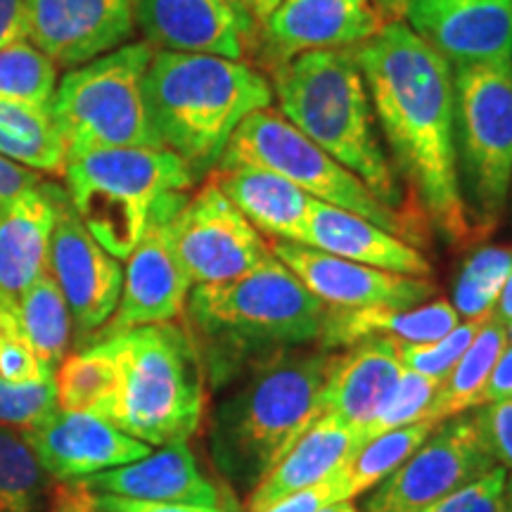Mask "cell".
I'll return each instance as SVG.
<instances>
[{
    "label": "cell",
    "mask_w": 512,
    "mask_h": 512,
    "mask_svg": "<svg viewBox=\"0 0 512 512\" xmlns=\"http://www.w3.org/2000/svg\"><path fill=\"white\" fill-rule=\"evenodd\" d=\"M399 171L446 240L475 238L460 188L453 69L403 22L351 50Z\"/></svg>",
    "instance_id": "obj_1"
},
{
    "label": "cell",
    "mask_w": 512,
    "mask_h": 512,
    "mask_svg": "<svg viewBox=\"0 0 512 512\" xmlns=\"http://www.w3.org/2000/svg\"><path fill=\"white\" fill-rule=\"evenodd\" d=\"M185 316L204 375L223 387L261 363L318 342L328 306L273 256L238 280L192 287Z\"/></svg>",
    "instance_id": "obj_2"
},
{
    "label": "cell",
    "mask_w": 512,
    "mask_h": 512,
    "mask_svg": "<svg viewBox=\"0 0 512 512\" xmlns=\"http://www.w3.org/2000/svg\"><path fill=\"white\" fill-rule=\"evenodd\" d=\"M273 88L240 60L204 53L155 50L145 72V105L164 150L202 178L249 114L266 110Z\"/></svg>",
    "instance_id": "obj_3"
},
{
    "label": "cell",
    "mask_w": 512,
    "mask_h": 512,
    "mask_svg": "<svg viewBox=\"0 0 512 512\" xmlns=\"http://www.w3.org/2000/svg\"><path fill=\"white\" fill-rule=\"evenodd\" d=\"M335 358V351L325 349L290 351L249 370L247 380L219 403L209 427V451L235 489L252 494L309 430Z\"/></svg>",
    "instance_id": "obj_4"
},
{
    "label": "cell",
    "mask_w": 512,
    "mask_h": 512,
    "mask_svg": "<svg viewBox=\"0 0 512 512\" xmlns=\"http://www.w3.org/2000/svg\"><path fill=\"white\" fill-rule=\"evenodd\" d=\"M271 88L292 126L347 166L389 209L401 207L403 195L382 152L373 102L351 50L292 57L273 69Z\"/></svg>",
    "instance_id": "obj_5"
},
{
    "label": "cell",
    "mask_w": 512,
    "mask_h": 512,
    "mask_svg": "<svg viewBox=\"0 0 512 512\" xmlns=\"http://www.w3.org/2000/svg\"><path fill=\"white\" fill-rule=\"evenodd\" d=\"M105 342L117 363L105 420L147 446L188 441L204 413V368L188 330L143 325Z\"/></svg>",
    "instance_id": "obj_6"
},
{
    "label": "cell",
    "mask_w": 512,
    "mask_h": 512,
    "mask_svg": "<svg viewBox=\"0 0 512 512\" xmlns=\"http://www.w3.org/2000/svg\"><path fill=\"white\" fill-rule=\"evenodd\" d=\"M64 178L83 226L119 261L136 249L157 209L195 183L174 152L152 147L74 155L64 164Z\"/></svg>",
    "instance_id": "obj_7"
},
{
    "label": "cell",
    "mask_w": 512,
    "mask_h": 512,
    "mask_svg": "<svg viewBox=\"0 0 512 512\" xmlns=\"http://www.w3.org/2000/svg\"><path fill=\"white\" fill-rule=\"evenodd\" d=\"M155 48L147 41L124 43L112 53L69 69L57 81L55 124L67 147V159L112 147L164 150L145 105V72Z\"/></svg>",
    "instance_id": "obj_8"
},
{
    "label": "cell",
    "mask_w": 512,
    "mask_h": 512,
    "mask_svg": "<svg viewBox=\"0 0 512 512\" xmlns=\"http://www.w3.org/2000/svg\"><path fill=\"white\" fill-rule=\"evenodd\" d=\"M460 188L475 238L501 221L512 183V60L475 62L453 72Z\"/></svg>",
    "instance_id": "obj_9"
},
{
    "label": "cell",
    "mask_w": 512,
    "mask_h": 512,
    "mask_svg": "<svg viewBox=\"0 0 512 512\" xmlns=\"http://www.w3.org/2000/svg\"><path fill=\"white\" fill-rule=\"evenodd\" d=\"M219 166L221 169L254 166V169L271 171L297 185L313 200L354 211L399 238L408 233V223L401 221V216L382 200H377L375 192L361 178L320 150L283 114L268 107L242 121L230 138Z\"/></svg>",
    "instance_id": "obj_10"
},
{
    "label": "cell",
    "mask_w": 512,
    "mask_h": 512,
    "mask_svg": "<svg viewBox=\"0 0 512 512\" xmlns=\"http://www.w3.org/2000/svg\"><path fill=\"white\" fill-rule=\"evenodd\" d=\"M496 465L475 415H453L437 422L413 456L368 491L363 512H420Z\"/></svg>",
    "instance_id": "obj_11"
},
{
    "label": "cell",
    "mask_w": 512,
    "mask_h": 512,
    "mask_svg": "<svg viewBox=\"0 0 512 512\" xmlns=\"http://www.w3.org/2000/svg\"><path fill=\"white\" fill-rule=\"evenodd\" d=\"M166 230L192 287L230 283L273 259L259 230L214 181L183 202Z\"/></svg>",
    "instance_id": "obj_12"
},
{
    "label": "cell",
    "mask_w": 512,
    "mask_h": 512,
    "mask_svg": "<svg viewBox=\"0 0 512 512\" xmlns=\"http://www.w3.org/2000/svg\"><path fill=\"white\" fill-rule=\"evenodd\" d=\"M55 207L48 271L67 299L74 328L83 339H91L117 311L124 268L83 226L67 190L57 188Z\"/></svg>",
    "instance_id": "obj_13"
},
{
    "label": "cell",
    "mask_w": 512,
    "mask_h": 512,
    "mask_svg": "<svg viewBox=\"0 0 512 512\" xmlns=\"http://www.w3.org/2000/svg\"><path fill=\"white\" fill-rule=\"evenodd\" d=\"M185 200H188L185 192H178L157 209L155 219L126 259L117 311L107 320L105 328L91 337V342L143 325L174 323L185 313L192 283L181 261L176 259L166 230Z\"/></svg>",
    "instance_id": "obj_14"
},
{
    "label": "cell",
    "mask_w": 512,
    "mask_h": 512,
    "mask_svg": "<svg viewBox=\"0 0 512 512\" xmlns=\"http://www.w3.org/2000/svg\"><path fill=\"white\" fill-rule=\"evenodd\" d=\"M271 252L328 309H413L437 294V285L427 278L380 271L309 245L278 240Z\"/></svg>",
    "instance_id": "obj_15"
},
{
    "label": "cell",
    "mask_w": 512,
    "mask_h": 512,
    "mask_svg": "<svg viewBox=\"0 0 512 512\" xmlns=\"http://www.w3.org/2000/svg\"><path fill=\"white\" fill-rule=\"evenodd\" d=\"M27 38L55 67H81L133 34L131 0H24Z\"/></svg>",
    "instance_id": "obj_16"
},
{
    "label": "cell",
    "mask_w": 512,
    "mask_h": 512,
    "mask_svg": "<svg viewBox=\"0 0 512 512\" xmlns=\"http://www.w3.org/2000/svg\"><path fill=\"white\" fill-rule=\"evenodd\" d=\"M22 434L48 477H55L57 482H81L152 453V446L128 437L95 413L57 408L43 425Z\"/></svg>",
    "instance_id": "obj_17"
},
{
    "label": "cell",
    "mask_w": 512,
    "mask_h": 512,
    "mask_svg": "<svg viewBox=\"0 0 512 512\" xmlns=\"http://www.w3.org/2000/svg\"><path fill=\"white\" fill-rule=\"evenodd\" d=\"M406 19L451 67L512 60V0H411Z\"/></svg>",
    "instance_id": "obj_18"
},
{
    "label": "cell",
    "mask_w": 512,
    "mask_h": 512,
    "mask_svg": "<svg viewBox=\"0 0 512 512\" xmlns=\"http://www.w3.org/2000/svg\"><path fill=\"white\" fill-rule=\"evenodd\" d=\"M261 24L268 53L283 64L313 50L361 46L387 22L370 0H280Z\"/></svg>",
    "instance_id": "obj_19"
},
{
    "label": "cell",
    "mask_w": 512,
    "mask_h": 512,
    "mask_svg": "<svg viewBox=\"0 0 512 512\" xmlns=\"http://www.w3.org/2000/svg\"><path fill=\"white\" fill-rule=\"evenodd\" d=\"M152 48L240 60L249 31L228 0H131Z\"/></svg>",
    "instance_id": "obj_20"
},
{
    "label": "cell",
    "mask_w": 512,
    "mask_h": 512,
    "mask_svg": "<svg viewBox=\"0 0 512 512\" xmlns=\"http://www.w3.org/2000/svg\"><path fill=\"white\" fill-rule=\"evenodd\" d=\"M93 496H119L152 503L219 505L214 482L200 470L188 441L159 446L150 456L81 479Z\"/></svg>",
    "instance_id": "obj_21"
},
{
    "label": "cell",
    "mask_w": 512,
    "mask_h": 512,
    "mask_svg": "<svg viewBox=\"0 0 512 512\" xmlns=\"http://www.w3.org/2000/svg\"><path fill=\"white\" fill-rule=\"evenodd\" d=\"M396 339L370 337L337 354L328 380L318 394V415L328 413L361 427L403 375Z\"/></svg>",
    "instance_id": "obj_22"
},
{
    "label": "cell",
    "mask_w": 512,
    "mask_h": 512,
    "mask_svg": "<svg viewBox=\"0 0 512 512\" xmlns=\"http://www.w3.org/2000/svg\"><path fill=\"white\" fill-rule=\"evenodd\" d=\"M361 446V430L356 425L337 415H318L278 465L254 486L247 503L249 512L264 510L292 496L294 491L323 482L339 467L351 463Z\"/></svg>",
    "instance_id": "obj_23"
},
{
    "label": "cell",
    "mask_w": 512,
    "mask_h": 512,
    "mask_svg": "<svg viewBox=\"0 0 512 512\" xmlns=\"http://www.w3.org/2000/svg\"><path fill=\"white\" fill-rule=\"evenodd\" d=\"M306 245L380 271L427 278L430 264L413 245L335 204L313 200Z\"/></svg>",
    "instance_id": "obj_24"
},
{
    "label": "cell",
    "mask_w": 512,
    "mask_h": 512,
    "mask_svg": "<svg viewBox=\"0 0 512 512\" xmlns=\"http://www.w3.org/2000/svg\"><path fill=\"white\" fill-rule=\"evenodd\" d=\"M57 185L24 190L0 214V299L17 304L19 294L48 271L50 235L55 226Z\"/></svg>",
    "instance_id": "obj_25"
},
{
    "label": "cell",
    "mask_w": 512,
    "mask_h": 512,
    "mask_svg": "<svg viewBox=\"0 0 512 512\" xmlns=\"http://www.w3.org/2000/svg\"><path fill=\"white\" fill-rule=\"evenodd\" d=\"M214 183L256 230L280 242L306 245L313 197L297 185L254 166L221 169Z\"/></svg>",
    "instance_id": "obj_26"
},
{
    "label": "cell",
    "mask_w": 512,
    "mask_h": 512,
    "mask_svg": "<svg viewBox=\"0 0 512 512\" xmlns=\"http://www.w3.org/2000/svg\"><path fill=\"white\" fill-rule=\"evenodd\" d=\"M458 323V311L446 299L413 309H328L318 344L325 351L354 347L370 337H389L401 344H425L444 337Z\"/></svg>",
    "instance_id": "obj_27"
},
{
    "label": "cell",
    "mask_w": 512,
    "mask_h": 512,
    "mask_svg": "<svg viewBox=\"0 0 512 512\" xmlns=\"http://www.w3.org/2000/svg\"><path fill=\"white\" fill-rule=\"evenodd\" d=\"M508 342V325L496 316V311H491L482 330L472 339L465 354L460 356V361L439 380L430 411H427V420L441 422L479 408V399H482L491 370L508 347Z\"/></svg>",
    "instance_id": "obj_28"
},
{
    "label": "cell",
    "mask_w": 512,
    "mask_h": 512,
    "mask_svg": "<svg viewBox=\"0 0 512 512\" xmlns=\"http://www.w3.org/2000/svg\"><path fill=\"white\" fill-rule=\"evenodd\" d=\"M0 155L34 174H64L67 147L50 105L0 100Z\"/></svg>",
    "instance_id": "obj_29"
},
{
    "label": "cell",
    "mask_w": 512,
    "mask_h": 512,
    "mask_svg": "<svg viewBox=\"0 0 512 512\" xmlns=\"http://www.w3.org/2000/svg\"><path fill=\"white\" fill-rule=\"evenodd\" d=\"M17 316L36 358L55 373L72 344L74 320L53 273H41L19 294Z\"/></svg>",
    "instance_id": "obj_30"
},
{
    "label": "cell",
    "mask_w": 512,
    "mask_h": 512,
    "mask_svg": "<svg viewBox=\"0 0 512 512\" xmlns=\"http://www.w3.org/2000/svg\"><path fill=\"white\" fill-rule=\"evenodd\" d=\"M53 382L60 411L95 413L105 418L117 382V363L110 344L105 339L88 342L86 349L64 356Z\"/></svg>",
    "instance_id": "obj_31"
},
{
    "label": "cell",
    "mask_w": 512,
    "mask_h": 512,
    "mask_svg": "<svg viewBox=\"0 0 512 512\" xmlns=\"http://www.w3.org/2000/svg\"><path fill=\"white\" fill-rule=\"evenodd\" d=\"M48 472L19 430L0 425V512H36Z\"/></svg>",
    "instance_id": "obj_32"
},
{
    "label": "cell",
    "mask_w": 512,
    "mask_h": 512,
    "mask_svg": "<svg viewBox=\"0 0 512 512\" xmlns=\"http://www.w3.org/2000/svg\"><path fill=\"white\" fill-rule=\"evenodd\" d=\"M512 271V249L482 247L465 261L453 290V309L458 316L482 318L496 309L508 275Z\"/></svg>",
    "instance_id": "obj_33"
},
{
    "label": "cell",
    "mask_w": 512,
    "mask_h": 512,
    "mask_svg": "<svg viewBox=\"0 0 512 512\" xmlns=\"http://www.w3.org/2000/svg\"><path fill=\"white\" fill-rule=\"evenodd\" d=\"M434 427H437V420H420L415 425L384 432L358 448L356 456L349 463V475L358 496L368 494L384 477L392 475L396 467L406 463L413 456L415 448L430 437Z\"/></svg>",
    "instance_id": "obj_34"
},
{
    "label": "cell",
    "mask_w": 512,
    "mask_h": 512,
    "mask_svg": "<svg viewBox=\"0 0 512 512\" xmlns=\"http://www.w3.org/2000/svg\"><path fill=\"white\" fill-rule=\"evenodd\" d=\"M55 88V62L43 55L29 38L0 48V100L50 105Z\"/></svg>",
    "instance_id": "obj_35"
},
{
    "label": "cell",
    "mask_w": 512,
    "mask_h": 512,
    "mask_svg": "<svg viewBox=\"0 0 512 512\" xmlns=\"http://www.w3.org/2000/svg\"><path fill=\"white\" fill-rule=\"evenodd\" d=\"M439 380L415 373V370H403L399 382L394 384L392 392L384 396L366 425H361V441L368 444L370 439L380 437L384 432L399 430V427L415 425V422L427 420L432 396L437 392Z\"/></svg>",
    "instance_id": "obj_36"
},
{
    "label": "cell",
    "mask_w": 512,
    "mask_h": 512,
    "mask_svg": "<svg viewBox=\"0 0 512 512\" xmlns=\"http://www.w3.org/2000/svg\"><path fill=\"white\" fill-rule=\"evenodd\" d=\"M486 318H489V313L482 318H467L465 323H458L451 332L434 339V342L399 344L403 368L432 377V380H441L460 361L472 339L482 330Z\"/></svg>",
    "instance_id": "obj_37"
},
{
    "label": "cell",
    "mask_w": 512,
    "mask_h": 512,
    "mask_svg": "<svg viewBox=\"0 0 512 512\" xmlns=\"http://www.w3.org/2000/svg\"><path fill=\"white\" fill-rule=\"evenodd\" d=\"M57 411L53 377L17 384L0 377V425L31 432Z\"/></svg>",
    "instance_id": "obj_38"
},
{
    "label": "cell",
    "mask_w": 512,
    "mask_h": 512,
    "mask_svg": "<svg viewBox=\"0 0 512 512\" xmlns=\"http://www.w3.org/2000/svg\"><path fill=\"white\" fill-rule=\"evenodd\" d=\"M55 373L38 361L27 342L22 323L17 316V304L0 299V377L8 382L27 384L48 380Z\"/></svg>",
    "instance_id": "obj_39"
},
{
    "label": "cell",
    "mask_w": 512,
    "mask_h": 512,
    "mask_svg": "<svg viewBox=\"0 0 512 512\" xmlns=\"http://www.w3.org/2000/svg\"><path fill=\"white\" fill-rule=\"evenodd\" d=\"M508 470L496 465L475 482L434 501L420 512H501Z\"/></svg>",
    "instance_id": "obj_40"
},
{
    "label": "cell",
    "mask_w": 512,
    "mask_h": 512,
    "mask_svg": "<svg viewBox=\"0 0 512 512\" xmlns=\"http://www.w3.org/2000/svg\"><path fill=\"white\" fill-rule=\"evenodd\" d=\"M358 496L354 482L349 475V463L332 472L323 482L306 486L302 491H294L292 496L283 498V501L268 505V508L259 512H318L328 508L332 503L339 501H354Z\"/></svg>",
    "instance_id": "obj_41"
},
{
    "label": "cell",
    "mask_w": 512,
    "mask_h": 512,
    "mask_svg": "<svg viewBox=\"0 0 512 512\" xmlns=\"http://www.w3.org/2000/svg\"><path fill=\"white\" fill-rule=\"evenodd\" d=\"M475 422L491 456L505 470H512V399L479 406Z\"/></svg>",
    "instance_id": "obj_42"
},
{
    "label": "cell",
    "mask_w": 512,
    "mask_h": 512,
    "mask_svg": "<svg viewBox=\"0 0 512 512\" xmlns=\"http://www.w3.org/2000/svg\"><path fill=\"white\" fill-rule=\"evenodd\" d=\"M98 512H230L221 505H195V503H152L131 501L119 496H93Z\"/></svg>",
    "instance_id": "obj_43"
},
{
    "label": "cell",
    "mask_w": 512,
    "mask_h": 512,
    "mask_svg": "<svg viewBox=\"0 0 512 512\" xmlns=\"http://www.w3.org/2000/svg\"><path fill=\"white\" fill-rule=\"evenodd\" d=\"M38 183H41V178H38L34 171L24 169V166L10 162V159L0 155V214H3L24 190L34 188Z\"/></svg>",
    "instance_id": "obj_44"
},
{
    "label": "cell",
    "mask_w": 512,
    "mask_h": 512,
    "mask_svg": "<svg viewBox=\"0 0 512 512\" xmlns=\"http://www.w3.org/2000/svg\"><path fill=\"white\" fill-rule=\"evenodd\" d=\"M512 399V342L496 361L494 370H491L489 382H486L482 399H479V406H486V403L496 401H510Z\"/></svg>",
    "instance_id": "obj_45"
},
{
    "label": "cell",
    "mask_w": 512,
    "mask_h": 512,
    "mask_svg": "<svg viewBox=\"0 0 512 512\" xmlns=\"http://www.w3.org/2000/svg\"><path fill=\"white\" fill-rule=\"evenodd\" d=\"M27 41V15L24 0H0V48Z\"/></svg>",
    "instance_id": "obj_46"
},
{
    "label": "cell",
    "mask_w": 512,
    "mask_h": 512,
    "mask_svg": "<svg viewBox=\"0 0 512 512\" xmlns=\"http://www.w3.org/2000/svg\"><path fill=\"white\" fill-rule=\"evenodd\" d=\"M50 512H95L93 494L79 482H60Z\"/></svg>",
    "instance_id": "obj_47"
},
{
    "label": "cell",
    "mask_w": 512,
    "mask_h": 512,
    "mask_svg": "<svg viewBox=\"0 0 512 512\" xmlns=\"http://www.w3.org/2000/svg\"><path fill=\"white\" fill-rule=\"evenodd\" d=\"M370 3L375 5L384 22L392 24V22H403V19H406L408 3H411V0H370Z\"/></svg>",
    "instance_id": "obj_48"
},
{
    "label": "cell",
    "mask_w": 512,
    "mask_h": 512,
    "mask_svg": "<svg viewBox=\"0 0 512 512\" xmlns=\"http://www.w3.org/2000/svg\"><path fill=\"white\" fill-rule=\"evenodd\" d=\"M230 8L235 10V15L240 17V22L245 24L249 34H254L256 27V15H254V0H228Z\"/></svg>",
    "instance_id": "obj_49"
},
{
    "label": "cell",
    "mask_w": 512,
    "mask_h": 512,
    "mask_svg": "<svg viewBox=\"0 0 512 512\" xmlns=\"http://www.w3.org/2000/svg\"><path fill=\"white\" fill-rule=\"evenodd\" d=\"M494 311L505 325L512 323V271L508 275V283H505L501 297H498V304H496Z\"/></svg>",
    "instance_id": "obj_50"
},
{
    "label": "cell",
    "mask_w": 512,
    "mask_h": 512,
    "mask_svg": "<svg viewBox=\"0 0 512 512\" xmlns=\"http://www.w3.org/2000/svg\"><path fill=\"white\" fill-rule=\"evenodd\" d=\"M280 0H254V15H256V22H264V19L271 15L275 10V5H278Z\"/></svg>",
    "instance_id": "obj_51"
},
{
    "label": "cell",
    "mask_w": 512,
    "mask_h": 512,
    "mask_svg": "<svg viewBox=\"0 0 512 512\" xmlns=\"http://www.w3.org/2000/svg\"><path fill=\"white\" fill-rule=\"evenodd\" d=\"M318 512H361V510H358V505L354 501H339V503H332V505H328V508H323Z\"/></svg>",
    "instance_id": "obj_52"
},
{
    "label": "cell",
    "mask_w": 512,
    "mask_h": 512,
    "mask_svg": "<svg viewBox=\"0 0 512 512\" xmlns=\"http://www.w3.org/2000/svg\"><path fill=\"white\" fill-rule=\"evenodd\" d=\"M501 512H512V470L508 472V479H505V491H503V508Z\"/></svg>",
    "instance_id": "obj_53"
},
{
    "label": "cell",
    "mask_w": 512,
    "mask_h": 512,
    "mask_svg": "<svg viewBox=\"0 0 512 512\" xmlns=\"http://www.w3.org/2000/svg\"><path fill=\"white\" fill-rule=\"evenodd\" d=\"M508 339H510V342H512V323L508 325Z\"/></svg>",
    "instance_id": "obj_54"
},
{
    "label": "cell",
    "mask_w": 512,
    "mask_h": 512,
    "mask_svg": "<svg viewBox=\"0 0 512 512\" xmlns=\"http://www.w3.org/2000/svg\"><path fill=\"white\" fill-rule=\"evenodd\" d=\"M95 512H98V510H95Z\"/></svg>",
    "instance_id": "obj_55"
}]
</instances>
